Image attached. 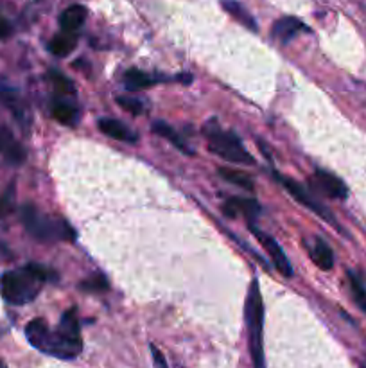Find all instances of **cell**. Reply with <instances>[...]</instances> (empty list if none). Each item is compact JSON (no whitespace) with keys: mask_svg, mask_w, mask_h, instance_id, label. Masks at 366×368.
Wrapping results in <instances>:
<instances>
[{"mask_svg":"<svg viewBox=\"0 0 366 368\" xmlns=\"http://www.w3.org/2000/svg\"><path fill=\"white\" fill-rule=\"evenodd\" d=\"M0 151L4 153L6 160L13 166H19L26 160V151L15 140V136L8 131V129H0Z\"/></svg>","mask_w":366,"mask_h":368,"instance_id":"obj_13","label":"cell"},{"mask_svg":"<svg viewBox=\"0 0 366 368\" xmlns=\"http://www.w3.org/2000/svg\"><path fill=\"white\" fill-rule=\"evenodd\" d=\"M51 114L59 124H63V126H76L79 122V110L74 106V104L68 103V101H61V99L52 101Z\"/></svg>","mask_w":366,"mask_h":368,"instance_id":"obj_14","label":"cell"},{"mask_svg":"<svg viewBox=\"0 0 366 368\" xmlns=\"http://www.w3.org/2000/svg\"><path fill=\"white\" fill-rule=\"evenodd\" d=\"M205 135L208 139V149L219 159H225L226 162L239 164V166H255V159L246 151L240 139H237L233 133L223 131L218 126L210 128L207 126Z\"/></svg>","mask_w":366,"mask_h":368,"instance_id":"obj_5","label":"cell"},{"mask_svg":"<svg viewBox=\"0 0 366 368\" xmlns=\"http://www.w3.org/2000/svg\"><path fill=\"white\" fill-rule=\"evenodd\" d=\"M85 20H86L85 6L74 4L61 13V16H59V26H61V31H63V33L76 34L83 27Z\"/></svg>","mask_w":366,"mask_h":368,"instance_id":"obj_12","label":"cell"},{"mask_svg":"<svg viewBox=\"0 0 366 368\" xmlns=\"http://www.w3.org/2000/svg\"><path fill=\"white\" fill-rule=\"evenodd\" d=\"M9 33H11V27H9L8 20L4 16H0V38L9 36Z\"/></svg>","mask_w":366,"mask_h":368,"instance_id":"obj_27","label":"cell"},{"mask_svg":"<svg viewBox=\"0 0 366 368\" xmlns=\"http://www.w3.org/2000/svg\"><path fill=\"white\" fill-rule=\"evenodd\" d=\"M52 279H56V275L49 268L29 264L24 269L4 273L0 279V293L11 306H26L40 294L41 284Z\"/></svg>","mask_w":366,"mask_h":368,"instance_id":"obj_1","label":"cell"},{"mask_svg":"<svg viewBox=\"0 0 366 368\" xmlns=\"http://www.w3.org/2000/svg\"><path fill=\"white\" fill-rule=\"evenodd\" d=\"M151 356H153V364H155V368H169L166 356H163L162 350H160L158 347L151 345Z\"/></svg>","mask_w":366,"mask_h":368,"instance_id":"obj_26","label":"cell"},{"mask_svg":"<svg viewBox=\"0 0 366 368\" xmlns=\"http://www.w3.org/2000/svg\"><path fill=\"white\" fill-rule=\"evenodd\" d=\"M311 259L315 261V264L318 266L320 269H323V272H329V269H332L334 254H332V250H330L329 244H327L323 239H320V237L316 239L315 247H312Z\"/></svg>","mask_w":366,"mask_h":368,"instance_id":"obj_18","label":"cell"},{"mask_svg":"<svg viewBox=\"0 0 366 368\" xmlns=\"http://www.w3.org/2000/svg\"><path fill=\"white\" fill-rule=\"evenodd\" d=\"M156 83L155 78H151L149 74H146L144 70L138 69H130L126 74H124V86L131 92H137V90L149 89Z\"/></svg>","mask_w":366,"mask_h":368,"instance_id":"obj_19","label":"cell"},{"mask_svg":"<svg viewBox=\"0 0 366 368\" xmlns=\"http://www.w3.org/2000/svg\"><path fill=\"white\" fill-rule=\"evenodd\" d=\"M76 45H78V36L76 34L61 33L52 38L51 44H49V51L54 56H58V58H65V56H68L74 51Z\"/></svg>","mask_w":366,"mask_h":368,"instance_id":"obj_17","label":"cell"},{"mask_svg":"<svg viewBox=\"0 0 366 368\" xmlns=\"http://www.w3.org/2000/svg\"><path fill=\"white\" fill-rule=\"evenodd\" d=\"M244 313H246V325H248L250 354H252L253 368H266V356H264V304L257 280L250 284Z\"/></svg>","mask_w":366,"mask_h":368,"instance_id":"obj_3","label":"cell"},{"mask_svg":"<svg viewBox=\"0 0 366 368\" xmlns=\"http://www.w3.org/2000/svg\"><path fill=\"white\" fill-rule=\"evenodd\" d=\"M223 212H225V216L228 217H237V214H243V216H246L250 219V223H252L253 217L259 216L260 212V207L259 203L255 202V199H246V198H237V196H233V198H230L228 202L223 203Z\"/></svg>","mask_w":366,"mask_h":368,"instance_id":"obj_10","label":"cell"},{"mask_svg":"<svg viewBox=\"0 0 366 368\" xmlns=\"http://www.w3.org/2000/svg\"><path fill=\"white\" fill-rule=\"evenodd\" d=\"M153 133H156V135H160V136H162V139L169 140V142L173 144L174 147H178L180 151L187 153V155H194L193 149H190V147L187 146L185 139H181V136L178 135L176 131H174L173 126L167 124V122H163V121L153 122Z\"/></svg>","mask_w":366,"mask_h":368,"instance_id":"obj_15","label":"cell"},{"mask_svg":"<svg viewBox=\"0 0 366 368\" xmlns=\"http://www.w3.org/2000/svg\"><path fill=\"white\" fill-rule=\"evenodd\" d=\"M277 178H278V181L284 185L285 191H288L289 194L296 199V202L302 203L303 207H307L309 210H312V214L320 216L323 221H327V223H330L332 227H336L337 232H341L340 223H337L336 217L332 216V212H330L325 205H322V203H320L315 196H311V192H309L307 189L303 187V185H300L298 181H295L293 178H289V176H277Z\"/></svg>","mask_w":366,"mask_h":368,"instance_id":"obj_6","label":"cell"},{"mask_svg":"<svg viewBox=\"0 0 366 368\" xmlns=\"http://www.w3.org/2000/svg\"><path fill=\"white\" fill-rule=\"evenodd\" d=\"M13 205H15V184L11 181L4 194H2V198H0V219L11 214Z\"/></svg>","mask_w":366,"mask_h":368,"instance_id":"obj_23","label":"cell"},{"mask_svg":"<svg viewBox=\"0 0 366 368\" xmlns=\"http://www.w3.org/2000/svg\"><path fill=\"white\" fill-rule=\"evenodd\" d=\"M0 368H6V364L2 363V361H0Z\"/></svg>","mask_w":366,"mask_h":368,"instance_id":"obj_28","label":"cell"},{"mask_svg":"<svg viewBox=\"0 0 366 368\" xmlns=\"http://www.w3.org/2000/svg\"><path fill=\"white\" fill-rule=\"evenodd\" d=\"M79 286H81V289H85V291L99 293V291H106L108 289V280L104 279L103 275H93V277H90V279L83 280Z\"/></svg>","mask_w":366,"mask_h":368,"instance_id":"obj_25","label":"cell"},{"mask_svg":"<svg viewBox=\"0 0 366 368\" xmlns=\"http://www.w3.org/2000/svg\"><path fill=\"white\" fill-rule=\"evenodd\" d=\"M218 173L223 180L230 181V184L237 185V187L244 189V191H248V192L255 191V184H253V180L250 178V174H246L244 171L230 169V167H219Z\"/></svg>","mask_w":366,"mask_h":368,"instance_id":"obj_20","label":"cell"},{"mask_svg":"<svg viewBox=\"0 0 366 368\" xmlns=\"http://www.w3.org/2000/svg\"><path fill=\"white\" fill-rule=\"evenodd\" d=\"M97 126H99V129L104 135L111 136L115 140H121V142L135 144L138 140L137 133L130 126L124 124V122L117 121V119H99Z\"/></svg>","mask_w":366,"mask_h":368,"instance_id":"obj_9","label":"cell"},{"mask_svg":"<svg viewBox=\"0 0 366 368\" xmlns=\"http://www.w3.org/2000/svg\"><path fill=\"white\" fill-rule=\"evenodd\" d=\"M117 103H118V106L124 108V110H128L130 114H133V115H141L142 111H144V104H142L141 99H137V97L118 96Z\"/></svg>","mask_w":366,"mask_h":368,"instance_id":"obj_24","label":"cell"},{"mask_svg":"<svg viewBox=\"0 0 366 368\" xmlns=\"http://www.w3.org/2000/svg\"><path fill=\"white\" fill-rule=\"evenodd\" d=\"M22 223L27 232L41 243H56V241L74 243L76 241L74 229L67 221L61 217L45 216L33 205L22 207Z\"/></svg>","mask_w":366,"mask_h":368,"instance_id":"obj_2","label":"cell"},{"mask_svg":"<svg viewBox=\"0 0 366 368\" xmlns=\"http://www.w3.org/2000/svg\"><path fill=\"white\" fill-rule=\"evenodd\" d=\"M26 336L34 349L41 350L45 354H51L54 357H59V359H74L83 350V345L61 338L58 331H51L47 322L40 320V318L26 325Z\"/></svg>","mask_w":366,"mask_h":368,"instance_id":"obj_4","label":"cell"},{"mask_svg":"<svg viewBox=\"0 0 366 368\" xmlns=\"http://www.w3.org/2000/svg\"><path fill=\"white\" fill-rule=\"evenodd\" d=\"M49 79H51V83L54 85V89L58 90L59 94H63V96H76V86L74 83H72V79H68L67 76H63L61 72L51 70V72H49Z\"/></svg>","mask_w":366,"mask_h":368,"instance_id":"obj_22","label":"cell"},{"mask_svg":"<svg viewBox=\"0 0 366 368\" xmlns=\"http://www.w3.org/2000/svg\"><path fill=\"white\" fill-rule=\"evenodd\" d=\"M250 230H252L253 236H255L257 239H259V243L263 244L264 250L268 252V255H270V257H271V262H273L275 268L278 269V273H280V275H284V277H293L291 262L288 261V257H285L284 250H282L280 244H278L277 241H275V237H271V236H268V234L260 232V230L257 229V227L253 225V223H250Z\"/></svg>","mask_w":366,"mask_h":368,"instance_id":"obj_7","label":"cell"},{"mask_svg":"<svg viewBox=\"0 0 366 368\" xmlns=\"http://www.w3.org/2000/svg\"><path fill=\"white\" fill-rule=\"evenodd\" d=\"M312 184H315L316 189L323 192L325 196L332 199H347L348 189L336 174L329 173L325 169H316L315 178H312Z\"/></svg>","mask_w":366,"mask_h":368,"instance_id":"obj_8","label":"cell"},{"mask_svg":"<svg viewBox=\"0 0 366 368\" xmlns=\"http://www.w3.org/2000/svg\"><path fill=\"white\" fill-rule=\"evenodd\" d=\"M348 284H350L352 297H354V302L357 304L359 309L366 314V287L361 282L357 275L354 272H348Z\"/></svg>","mask_w":366,"mask_h":368,"instance_id":"obj_21","label":"cell"},{"mask_svg":"<svg viewBox=\"0 0 366 368\" xmlns=\"http://www.w3.org/2000/svg\"><path fill=\"white\" fill-rule=\"evenodd\" d=\"M300 31H307L305 24L302 20L295 19V16H284V19L277 20L273 24V29H271V34H273L275 40H278L280 44H288L291 41Z\"/></svg>","mask_w":366,"mask_h":368,"instance_id":"obj_11","label":"cell"},{"mask_svg":"<svg viewBox=\"0 0 366 368\" xmlns=\"http://www.w3.org/2000/svg\"><path fill=\"white\" fill-rule=\"evenodd\" d=\"M223 9H225L226 13H230V15H232L237 22L243 24L244 27H248L250 31H259L257 20L253 19L252 13L244 8L243 4L235 2V0H223Z\"/></svg>","mask_w":366,"mask_h":368,"instance_id":"obj_16","label":"cell"}]
</instances>
